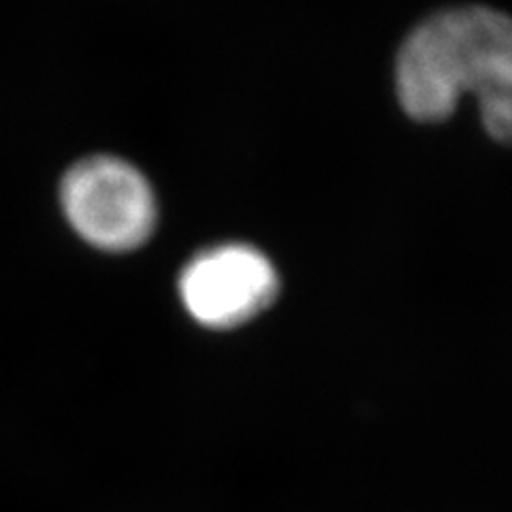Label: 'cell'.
Returning a JSON list of instances; mask_svg holds the SVG:
<instances>
[{
  "mask_svg": "<svg viewBox=\"0 0 512 512\" xmlns=\"http://www.w3.org/2000/svg\"><path fill=\"white\" fill-rule=\"evenodd\" d=\"M397 94L408 116L440 122L463 94L493 139L512 143V18L487 7L431 15L399 50Z\"/></svg>",
  "mask_w": 512,
  "mask_h": 512,
  "instance_id": "1",
  "label": "cell"
},
{
  "mask_svg": "<svg viewBox=\"0 0 512 512\" xmlns=\"http://www.w3.org/2000/svg\"><path fill=\"white\" fill-rule=\"evenodd\" d=\"M62 207L73 229L109 252L135 250L156 227V199L141 171L114 156H92L64 175Z\"/></svg>",
  "mask_w": 512,
  "mask_h": 512,
  "instance_id": "2",
  "label": "cell"
},
{
  "mask_svg": "<svg viewBox=\"0 0 512 512\" xmlns=\"http://www.w3.org/2000/svg\"><path fill=\"white\" fill-rule=\"evenodd\" d=\"M278 295V274L267 256L248 244L199 252L180 276V297L197 323L231 329L261 314Z\"/></svg>",
  "mask_w": 512,
  "mask_h": 512,
  "instance_id": "3",
  "label": "cell"
}]
</instances>
